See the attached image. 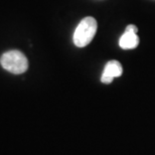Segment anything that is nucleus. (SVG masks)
I'll use <instances>...</instances> for the list:
<instances>
[{"label": "nucleus", "instance_id": "nucleus-5", "mask_svg": "<svg viewBox=\"0 0 155 155\" xmlns=\"http://www.w3.org/2000/svg\"><path fill=\"white\" fill-rule=\"evenodd\" d=\"M125 30H126V31H133V32H136V33H137L138 28H137V26L134 25V24H129V25H127V26H126Z\"/></svg>", "mask_w": 155, "mask_h": 155}, {"label": "nucleus", "instance_id": "nucleus-2", "mask_svg": "<svg viewBox=\"0 0 155 155\" xmlns=\"http://www.w3.org/2000/svg\"><path fill=\"white\" fill-rule=\"evenodd\" d=\"M2 68L9 73L20 75L28 69V61L26 57L19 51H9L2 54L0 58Z\"/></svg>", "mask_w": 155, "mask_h": 155}, {"label": "nucleus", "instance_id": "nucleus-4", "mask_svg": "<svg viewBox=\"0 0 155 155\" xmlns=\"http://www.w3.org/2000/svg\"><path fill=\"white\" fill-rule=\"evenodd\" d=\"M139 45V38L136 32L126 31L119 39V45L123 49H134Z\"/></svg>", "mask_w": 155, "mask_h": 155}, {"label": "nucleus", "instance_id": "nucleus-3", "mask_svg": "<svg viewBox=\"0 0 155 155\" xmlns=\"http://www.w3.org/2000/svg\"><path fill=\"white\" fill-rule=\"evenodd\" d=\"M123 74V68L118 61H110L104 68L101 77V82L103 84H111L115 78L120 77Z\"/></svg>", "mask_w": 155, "mask_h": 155}, {"label": "nucleus", "instance_id": "nucleus-1", "mask_svg": "<svg viewBox=\"0 0 155 155\" xmlns=\"http://www.w3.org/2000/svg\"><path fill=\"white\" fill-rule=\"evenodd\" d=\"M98 24L94 17L87 16L81 20L74 32L73 40L78 48H85L92 41L97 32Z\"/></svg>", "mask_w": 155, "mask_h": 155}]
</instances>
